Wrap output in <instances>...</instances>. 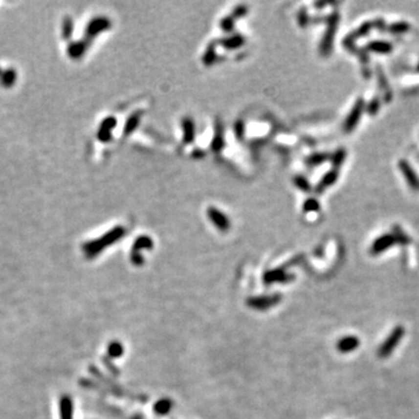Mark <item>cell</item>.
Listing matches in <instances>:
<instances>
[{"mask_svg":"<svg viewBox=\"0 0 419 419\" xmlns=\"http://www.w3.org/2000/svg\"><path fill=\"white\" fill-rule=\"evenodd\" d=\"M359 346H360L359 338H356V336L354 335L344 336V338L340 339L338 342V350L340 351L341 353H351V352L357 350Z\"/></svg>","mask_w":419,"mask_h":419,"instance_id":"cell-6","label":"cell"},{"mask_svg":"<svg viewBox=\"0 0 419 419\" xmlns=\"http://www.w3.org/2000/svg\"><path fill=\"white\" fill-rule=\"evenodd\" d=\"M326 160V155H314L311 157V162L312 163H320V162L325 161Z\"/></svg>","mask_w":419,"mask_h":419,"instance_id":"cell-18","label":"cell"},{"mask_svg":"<svg viewBox=\"0 0 419 419\" xmlns=\"http://www.w3.org/2000/svg\"><path fill=\"white\" fill-rule=\"evenodd\" d=\"M366 108V104L365 100L362 99V98H360V99L356 100V103L354 104L353 109L351 110L350 114L347 115L346 121H345L344 124V131L346 133H351L352 131L354 130L357 126V124H359L361 115H362L363 110Z\"/></svg>","mask_w":419,"mask_h":419,"instance_id":"cell-3","label":"cell"},{"mask_svg":"<svg viewBox=\"0 0 419 419\" xmlns=\"http://www.w3.org/2000/svg\"><path fill=\"white\" fill-rule=\"evenodd\" d=\"M405 334V330L402 325L396 326L393 331L390 332V334L387 336V339L382 342V345L378 348L377 355L381 359H385V357H389L391 354L394 353V351L396 350L397 346L400 341L403 340Z\"/></svg>","mask_w":419,"mask_h":419,"instance_id":"cell-1","label":"cell"},{"mask_svg":"<svg viewBox=\"0 0 419 419\" xmlns=\"http://www.w3.org/2000/svg\"><path fill=\"white\" fill-rule=\"evenodd\" d=\"M298 185H302L301 188L304 189V190H308L309 189V183L304 178H302V177H299L298 178Z\"/></svg>","mask_w":419,"mask_h":419,"instance_id":"cell-19","label":"cell"},{"mask_svg":"<svg viewBox=\"0 0 419 419\" xmlns=\"http://www.w3.org/2000/svg\"><path fill=\"white\" fill-rule=\"evenodd\" d=\"M366 49L377 54H389L393 50V45L385 41H373L367 44Z\"/></svg>","mask_w":419,"mask_h":419,"instance_id":"cell-8","label":"cell"},{"mask_svg":"<svg viewBox=\"0 0 419 419\" xmlns=\"http://www.w3.org/2000/svg\"><path fill=\"white\" fill-rule=\"evenodd\" d=\"M393 231H394L393 235L395 237L396 243H400L403 244V246H406V244L411 243V238H409L408 235L404 233V231H403L400 227H398V226H394Z\"/></svg>","mask_w":419,"mask_h":419,"instance_id":"cell-11","label":"cell"},{"mask_svg":"<svg viewBox=\"0 0 419 419\" xmlns=\"http://www.w3.org/2000/svg\"><path fill=\"white\" fill-rule=\"evenodd\" d=\"M338 22H339V14L333 13L329 19V27H327L326 33L325 35H324V39L322 41V47H320V50H322L323 55H329L330 51H331L332 44H333V38H334L336 33Z\"/></svg>","mask_w":419,"mask_h":419,"instance_id":"cell-2","label":"cell"},{"mask_svg":"<svg viewBox=\"0 0 419 419\" xmlns=\"http://www.w3.org/2000/svg\"><path fill=\"white\" fill-rule=\"evenodd\" d=\"M336 179H338V170L333 169L330 171V173H327L326 175L324 176V178L320 180L319 185L317 186V191L322 192L324 189L327 188V186L332 185Z\"/></svg>","mask_w":419,"mask_h":419,"instance_id":"cell-9","label":"cell"},{"mask_svg":"<svg viewBox=\"0 0 419 419\" xmlns=\"http://www.w3.org/2000/svg\"><path fill=\"white\" fill-rule=\"evenodd\" d=\"M394 244H396V240L393 233L383 234L381 235V237H378L377 239L373 243L369 252H371L372 255L374 256L380 255V254L385 252L387 249H389L390 247H393Z\"/></svg>","mask_w":419,"mask_h":419,"instance_id":"cell-4","label":"cell"},{"mask_svg":"<svg viewBox=\"0 0 419 419\" xmlns=\"http://www.w3.org/2000/svg\"><path fill=\"white\" fill-rule=\"evenodd\" d=\"M399 170L402 171V174L404 175L406 182L408 184L411 186L412 189H418L419 188V178L414 170V168L411 167V164L409 163L406 160H400L398 162Z\"/></svg>","mask_w":419,"mask_h":419,"instance_id":"cell-5","label":"cell"},{"mask_svg":"<svg viewBox=\"0 0 419 419\" xmlns=\"http://www.w3.org/2000/svg\"><path fill=\"white\" fill-rule=\"evenodd\" d=\"M345 157H346V151H344V149H339V151L335 152L334 156L332 157V163H333V167H334V170H336L341 166L342 162L345 161Z\"/></svg>","mask_w":419,"mask_h":419,"instance_id":"cell-14","label":"cell"},{"mask_svg":"<svg viewBox=\"0 0 419 419\" xmlns=\"http://www.w3.org/2000/svg\"><path fill=\"white\" fill-rule=\"evenodd\" d=\"M183 127H184V141L190 143L194 137V124L190 119H185L183 122Z\"/></svg>","mask_w":419,"mask_h":419,"instance_id":"cell-13","label":"cell"},{"mask_svg":"<svg viewBox=\"0 0 419 419\" xmlns=\"http://www.w3.org/2000/svg\"><path fill=\"white\" fill-rule=\"evenodd\" d=\"M71 403L69 398L62 399V418L63 419H71Z\"/></svg>","mask_w":419,"mask_h":419,"instance_id":"cell-15","label":"cell"},{"mask_svg":"<svg viewBox=\"0 0 419 419\" xmlns=\"http://www.w3.org/2000/svg\"><path fill=\"white\" fill-rule=\"evenodd\" d=\"M318 209H319V204H318L317 200L310 199V200H308L307 203H305V210L317 211Z\"/></svg>","mask_w":419,"mask_h":419,"instance_id":"cell-17","label":"cell"},{"mask_svg":"<svg viewBox=\"0 0 419 419\" xmlns=\"http://www.w3.org/2000/svg\"><path fill=\"white\" fill-rule=\"evenodd\" d=\"M380 100H378L377 98H374V99H372V102L367 105V112L371 115H375L376 113L378 112V110H380Z\"/></svg>","mask_w":419,"mask_h":419,"instance_id":"cell-16","label":"cell"},{"mask_svg":"<svg viewBox=\"0 0 419 419\" xmlns=\"http://www.w3.org/2000/svg\"><path fill=\"white\" fill-rule=\"evenodd\" d=\"M410 29V24L406 21H397L388 27V30L394 34H403Z\"/></svg>","mask_w":419,"mask_h":419,"instance_id":"cell-12","label":"cell"},{"mask_svg":"<svg viewBox=\"0 0 419 419\" xmlns=\"http://www.w3.org/2000/svg\"><path fill=\"white\" fill-rule=\"evenodd\" d=\"M417 69H418V71H419V64H418V66H417Z\"/></svg>","mask_w":419,"mask_h":419,"instance_id":"cell-20","label":"cell"},{"mask_svg":"<svg viewBox=\"0 0 419 419\" xmlns=\"http://www.w3.org/2000/svg\"><path fill=\"white\" fill-rule=\"evenodd\" d=\"M374 28V26H373V21H366V22H363L361 26L357 28L355 32L353 33V34H351L348 36V40H352V41H354V39H359L361 36H365L368 34L371 30Z\"/></svg>","mask_w":419,"mask_h":419,"instance_id":"cell-10","label":"cell"},{"mask_svg":"<svg viewBox=\"0 0 419 419\" xmlns=\"http://www.w3.org/2000/svg\"><path fill=\"white\" fill-rule=\"evenodd\" d=\"M207 213H209L210 219L212 220V221L215 222L220 229H227L229 227L228 219L226 218V217L222 215L219 210L215 209V207H210L209 211H207Z\"/></svg>","mask_w":419,"mask_h":419,"instance_id":"cell-7","label":"cell"}]
</instances>
